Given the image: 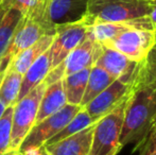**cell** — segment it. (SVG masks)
<instances>
[{"label":"cell","instance_id":"ba28073f","mask_svg":"<svg viewBox=\"0 0 156 155\" xmlns=\"http://www.w3.org/2000/svg\"><path fill=\"white\" fill-rule=\"evenodd\" d=\"M46 34L51 33H48L43 26L32 17L25 15L17 26L5 52L0 58V73L5 72L6 68L15 56H17L23 50L31 47L33 44H35Z\"/></svg>","mask_w":156,"mask_h":155},{"label":"cell","instance_id":"4fadbf2b","mask_svg":"<svg viewBox=\"0 0 156 155\" xmlns=\"http://www.w3.org/2000/svg\"><path fill=\"white\" fill-rule=\"evenodd\" d=\"M94 123L76 134L50 146H44L50 155H89Z\"/></svg>","mask_w":156,"mask_h":155},{"label":"cell","instance_id":"d6a6232c","mask_svg":"<svg viewBox=\"0 0 156 155\" xmlns=\"http://www.w3.org/2000/svg\"><path fill=\"white\" fill-rule=\"evenodd\" d=\"M1 1H2V0H0V3H1Z\"/></svg>","mask_w":156,"mask_h":155},{"label":"cell","instance_id":"1f68e13d","mask_svg":"<svg viewBox=\"0 0 156 155\" xmlns=\"http://www.w3.org/2000/svg\"><path fill=\"white\" fill-rule=\"evenodd\" d=\"M148 155H156V153H151V154H148Z\"/></svg>","mask_w":156,"mask_h":155},{"label":"cell","instance_id":"5bb4252c","mask_svg":"<svg viewBox=\"0 0 156 155\" xmlns=\"http://www.w3.org/2000/svg\"><path fill=\"white\" fill-rule=\"evenodd\" d=\"M67 104L65 90L63 86V79L48 85L39 103L35 123H38L45 118L55 114Z\"/></svg>","mask_w":156,"mask_h":155},{"label":"cell","instance_id":"5b68a950","mask_svg":"<svg viewBox=\"0 0 156 155\" xmlns=\"http://www.w3.org/2000/svg\"><path fill=\"white\" fill-rule=\"evenodd\" d=\"M81 108L82 107L79 105H72L67 103L62 110L56 112L55 114L45 118L38 123H35L27 134V136L21 141L17 151L23 153V152H29L44 147V145L50 138L58 134L78 114Z\"/></svg>","mask_w":156,"mask_h":155},{"label":"cell","instance_id":"83f0119b","mask_svg":"<svg viewBox=\"0 0 156 155\" xmlns=\"http://www.w3.org/2000/svg\"><path fill=\"white\" fill-rule=\"evenodd\" d=\"M6 11H8V10H5V9L2 8V6L0 5V23H1L2 18H3V16H4V14H5Z\"/></svg>","mask_w":156,"mask_h":155},{"label":"cell","instance_id":"44dd1931","mask_svg":"<svg viewBox=\"0 0 156 155\" xmlns=\"http://www.w3.org/2000/svg\"><path fill=\"white\" fill-rule=\"evenodd\" d=\"M23 17V13L14 8L9 9L4 14L1 23H0V58L5 52L15 33V30Z\"/></svg>","mask_w":156,"mask_h":155},{"label":"cell","instance_id":"9a60e30c","mask_svg":"<svg viewBox=\"0 0 156 155\" xmlns=\"http://www.w3.org/2000/svg\"><path fill=\"white\" fill-rule=\"evenodd\" d=\"M50 70H51V56H50V52L48 49L33 63L29 67V69L25 72V75L23 76L20 90H19L16 102L21 100L33 88L41 84L47 77Z\"/></svg>","mask_w":156,"mask_h":155},{"label":"cell","instance_id":"f546056e","mask_svg":"<svg viewBox=\"0 0 156 155\" xmlns=\"http://www.w3.org/2000/svg\"><path fill=\"white\" fill-rule=\"evenodd\" d=\"M38 155H50L49 153H48L47 151L45 150V148L43 147V149H41V153H39Z\"/></svg>","mask_w":156,"mask_h":155},{"label":"cell","instance_id":"7c38bea8","mask_svg":"<svg viewBox=\"0 0 156 155\" xmlns=\"http://www.w3.org/2000/svg\"><path fill=\"white\" fill-rule=\"evenodd\" d=\"M89 0H49L48 19L54 30L56 27L74 23L84 19Z\"/></svg>","mask_w":156,"mask_h":155},{"label":"cell","instance_id":"6da1fadb","mask_svg":"<svg viewBox=\"0 0 156 155\" xmlns=\"http://www.w3.org/2000/svg\"><path fill=\"white\" fill-rule=\"evenodd\" d=\"M156 122V90L142 84H136L127 99L122 123L121 147L135 143L134 151L141 149Z\"/></svg>","mask_w":156,"mask_h":155},{"label":"cell","instance_id":"f1b7e54d","mask_svg":"<svg viewBox=\"0 0 156 155\" xmlns=\"http://www.w3.org/2000/svg\"><path fill=\"white\" fill-rule=\"evenodd\" d=\"M15 153H16V150H9L8 152H5L2 155H15Z\"/></svg>","mask_w":156,"mask_h":155},{"label":"cell","instance_id":"cb8c5ba5","mask_svg":"<svg viewBox=\"0 0 156 155\" xmlns=\"http://www.w3.org/2000/svg\"><path fill=\"white\" fill-rule=\"evenodd\" d=\"M14 105L8 106L0 118V155L10 150L11 130H12V117Z\"/></svg>","mask_w":156,"mask_h":155},{"label":"cell","instance_id":"9c48e42d","mask_svg":"<svg viewBox=\"0 0 156 155\" xmlns=\"http://www.w3.org/2000/svg\"><path fill=\"white\" fill-rule=\"evenodd\" d=\"M135 86L136 84L133 83H127L120 79H116L107 88H105L83 108L91 119L97 122L125 101L132 95Z\"/></svg>","mask_w":156,"mask_h":155},{"label":"cell","instance_id":"7402d4cb","mask_svg":"<svg viewBox=\"0 0 156 155\" xmlns=\"http://www.w3.org/2000/svg\"><path fill=\"white\" fill-rule=\"evenodd\" d=\"M131 29L137 28L127 23H97L90 26V33L97 41L104 44Z\"/></svg>","mask_w":156,"mask_h":155},{"label":"cell","instance_id":"52a82bcc","mask_svg":"<svg viewBox=\"0 0 156 155\" xmlns=\"http://www.w3.org/2000/svg\"><path fill=\"white\" fill-rule=\"evenodd\" d=\"M89 28L90 25L85 18L78 23L56 27L54 39L49 48L51 69L63 63L68 54L86 38Z\"/></svg>","mask_w":156,"mask_h":155},{"label":"cell","instance_id":"7a4b0ae2","mask_svg":"<svg viewBox=\"0 0 156 155\" xmlns=\"http://www.w3.org/2000/svg\"><path fill=\"white\" fill-rule=\"evenodd\" d=\"M147 0H89L85 20L97 23H127L137 29L153 30Z\"/></svg>","mask_w":156,"mask_h":155},{"label":"cell","instance_id":"277c9868","mask_svg":"<svg viewBox=\"0 0 156 155\" xmlns=\"http://www.w3.org/2000/svg\"><path fill=\"white\" fill-rule=\"evenodd\" d=\"M47 87L46 83L41 82L33 88L27 96L14 104L12 117V130H11L10 150L19 148L30 130L33 128L36 120L39 103Z\"/></svg>","mask_w":156,"mask_h":155},{"label":"cell","instance_id":"ac0fdd59","mask_svg":"<svg viewBox=\"0 0 156 155\" xmlns=\"http://www.w3.org/2000/svg\"><path fill=\"white\" fill-rule=\"evenodd\" d=\"M89 72H90V68H86L64 77L63 86L68 104L80 106L85 89H86Z\"/></svg>","mask_w":156,"mask_h":155},{"label":"cell","instance_id":"484cf974","mask_svg":"<svg viewBox=\"0 0 156 155\" xmlns=\"http://www.w3.org/2000/svg\"><path fill=\"white\" fill-rule=\"evenodd\" d=\"M41 149H43V147L39 148V149H36V150H32V151H29V152H23V153L16 151V153H15V155H38L39 153H41Z\"/></svg>","mask_w":156,"mask_h":155},{"label":"cell","instance_id":"603a6c76","mask_svg":"<svg viewBox=\"0 0 156 155\" xmlns=\"http://www.w3.org/2000/svg\"><path fill=\"white\" fill-rule=\"evenodd\" d=\"M137 84L146 85L156 90V38L148 55L140 62Z\"/></svg>","mask_w":156,"mask_h":155},{"label":"cell","instance_id":"30bf717a","mask_svg":"<svg viewBox=\"0 0 156 155\" xmlns=\"http://www.w3.org/2000/svg\"><path fill=\"white\" fill-rule=\"evenodd\" d=\"M94 65L104 69L115 79H120L124 82L137 84L140 63L129 60L117 50L102 45L101 52Z\"/></svg>","mask_w":156,"mask_h":155},{"label":"cell","instance_id":"3957f363","mask_svg":"<svg viewBox=\"0 0 156 155\" xmlns=\"http://www.w3.org/2000/svg\"><path fill=\"white\" fill-rule=\"evenodd\" d=\"M127 99L94 123L89 155H117L122 149L120 135Z\"/></svg>","mask_w":156,"mask_h":155},{"label":"cell","instance_id":"4316f807","mask_svg":"<svg viewBox=\"0 0 156 155\" xmlns=\"http://www.w3.org/2000/svg\"><path fill=\"white\" fill-rule=\"evenodd\" d=\"M5 108H6V106L4 105V103H3V102L0 101V118L2 117V115H3L4 111H5Z\"/></svg>","mask_w":156,"mask_h":155},{"label":"cell","instance_id":"e0dca14e","mask_svg":"<svg viewBox=\"0 0 156 155\" xmlns=\"http://www.w3.org/2000/svg\"><path fill=\"white\" fill-rule=\"evenodd\" d=\"M116 79L112 77L104 69L97 66V65H94L90 68L86 89H85L84 96H83L82 101H81L80 104L81 107H84L85 105H87L91 100H94L97 96L100 95Z\"/></svg>","mask_w":156,"mask_h":155},{"label":"cell","instance_id":"8fae6325","mask_svg":"<svg viewBox=\"0 0 156 155\" xmlns=\"http://www.w3.org/2000/svg\"><path fill=\"white\" fill-rule=\"evenodd\" d=\"M101 47L102 45L94 39L89 28L86 38L79 44L64 61L65 77L83 69L91 68L96 64L97 58L101 52Z\"/></svg>","mask_w":156,"mask_h":155},{"label":"cell","instance_id":"2e32d148","mask_svg":"<svg viewBox=\"0 0 156 155\" xmlns=\"http://www.w3.org/2000/svg\"><path fill=\"white\" fill-rule=\"evenodd\" d=\"M54 35H55V34H46V35H44L43 37L41 39H38L36 43L33 44L31 47L23 50L18 55L15 56L12 62L10 63L8 68L17 71V72H19L20 75L23 76L33 63H34L44 52H46L49 49L52 41H53V39H54Z\"/></svg>","mask_w":156,"mask_h":155},{"label":"cell","instance_id":"4dcf8cb0","mask_svg":"<svg viewBox=\"0 0 156 155\" xmlns=\"http://www.w3.org/2000/svg\"><path fill=\"white\" fill-rule=\"evenodd\" d=\"M3 75H4V73H0V84H1V81H2V78H3Z\"/></svg>","mask_w":156,"mask_h":155},{"label":"cell","instance_id":"d4e9b609","mask_svg":"<svg viewBox=\"0 0 156 155\" xmlns=\"http://www.w3.org/2000/svg\"><path fill=\"white\" fill-rule=\"evenodd\" d=\"M141 154L140 155H148L151 153H156V122L153 125L149 136L147 137L144 146L141 147Z\"/></svg>","mask_w":156,"mask_h":155},{"label":"cell","instance_id":"d6986e66","mask_svg":"<svg viewBox=\"0 0 156 155\" xmlns=\"http://www.w3.org/2000/svg\"><path fill=\"white\" fill-rule=\"evenodd\" d=\"M21 81L23 75L10 68L5 70L0 84V101L3 102L6 107L16 103L20 90Z\"/></svg>","mask_w":156,"mask_h":155},{"label":"cell","instance_id":"ffe728a7","mask_svg":"<svg viewBox=\"0 0 156 155\" xmlns=\"http://www.w3.org/2000/svg\"><path fill=\"white\" fill-rule=\"evenodd\" d=\"M94 123H96V122L91 119L90 116L87 114L86 111L82 107L79 111L78 114L72 118L58 134L54 135L52 138H50L44 146H50L55 143H58V141L63 140V139L67 138V137H70V136H72V135L76 134V133H79L80 131L88 128V126H90L91 124H94Z\"/></svg>","mask_w":156,"mask_h":155},{"label":"cell","instance_id":"8992f818","mask_svg":"<svg viewBox=\"0 0 156 155\" xmlns=\"http://www.w3.org/2000/svg\"><path fill=\"white\" fill-rule=\"evenodd\" d=\"M155 38L156 31L153 30L131 29L102 45L117 50L133 62L140 63L154 46Z\"/></svg>","mask_w":156,"mask_h":155}]
</instances>
